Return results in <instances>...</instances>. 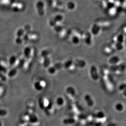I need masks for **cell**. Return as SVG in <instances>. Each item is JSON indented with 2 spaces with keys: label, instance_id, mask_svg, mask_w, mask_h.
Listing matches in <instances>:
<instances>
[{
  "label": "cell",
  "instance_id": "1",
  "mask_svg": "<svg viewBox=\"0 0 126 126\" xmlns=\"http://www.w3.org/2000/svg\"><path fill=\"white\" fill-rule=\"evenodd\" d=\"M82 34L80 30L77 29L70 30L69 35L68 39L72 45L75 46H77L80 45L82 42Z\"/></svg>",
  "mask_w": 126,
  "mask_h": 126
},
{
  "label": "cell",
  "instance_id": "2",
  "mask_svg": "<svg viewBox=\"0 0 126 126\" xmlns=\"http://www.w3.org/2000/svg\"><path fill=\"white\" fill-rule=\"evenodd\" d=\"M93 36L89 31L83 32L82 34V41L87 46H90L93 43Z\"/></svg>",
  "mask_w": 126,
  "mask_h": 126
},
{
  "label": "cell",
  "instance_id": "3",
  "mask_svg": "<svg viewBox=\"0 0 126 126\" xmlns=\"http://www.w3.org/2000/svg\"><path fill=\"white\" fill-rule=\"evenodd\" d=\"M102 30V27L99 24L96 22L91 26L89 32L93 36H98L101 34Z\"/></svg>",
  "mask_w": 126,
  "mask_h": 126
},
{
  "label": "cell",
  "instance_id": "4",
  "mask_svg": "<svg viewBox=\"0 0 126 126\" xmlns=\"http://www.w3.org/2000/svg\"><path fill=\"white\" fill-rule=\"evenodd\" d=\"M89 73L91 78L94 81H97L99 78V75L97 67L94 65L91 66L90 67Z\"/></svg>",
  "mask_w": 126,
  "mask_h": 126
},
{
  "label": "cell",
  "instance_id": "5",
  "mask_svg": "<svg viewBox=\"0 0 126 126\" xmlns=\"http://www.w3.org/2000/svg\"><path fill=\"white\" fill-rule=\"evenodd\" d=\"M108 63L111 66L117 65L121 63V59L118 55H112L108 58Z\"/></svg>",
  "mask_w": 126,
  "mask_h": 126
},
{
  "label": "cell",
  "instance_id": "6",
  "mask_svg": "<svg viewBox=\"0 0 126 126\" xmlns=\"http://www.w3.org/2000/svg\"><path fill=\"white\" fill-rule=\"evenodd\" d=\"M45 6L44 2L41 0H38L36 4L37 12L40 16H43L45 13Z\"/></svg>",
  "mask_w": 126,
  "mask_h": 126
},
{
  "label": "cell",
  "instance_id": "7",
  "mask_svg": "<svg viewBox=\"0 0 126 126\" xmlns=\"http://www.w3.org/2000/svg\"><path fill=\"white\" fill-rule=\"evenodd\" d=\"M63 69L68 70L72 68H76L74 65V59L72 58H68L63 63Z\"/></svg>",
  "mask_w": 126,
  "mask_h": 126
},
{
  "label": "cell",
  "instance_id": "8",
  "mask_svg": "<svg viewBox=\"0 0 126 126\" xmlns=\"http://www.w3.org/2000/svg\"><path fill=\"white\" fill-rule=\"evenodd\" d=\"M74 63L76 68L83 69L85 68L87 65L86 61L81 58L74 59Z\"/></svg>",
  "mask_w": 126,
  "mask_h": 126
},
{
  "label": "cell",
  "instance_id": "9",
  "mask_svg": "<svg viewBox=\"0 0 126 126\" xmlns=\"http://www.w3.org/2000/svg\"><path fill=\"white\" fill-rule=\"evenodd\" d=\"M51 17L56 25L61 24L64 19V16L61 13H57L51 16Z\"/></svg>",
  "mask_w": 126,
  "mask_h": 126
},
{
  "label": "cell",
  "instance_id": "10",
  "mask_svg": "<svg viewBox=\"0 0 126 126\" xmlns=\"http://www.w3.org/2000/svg\"><path fill=\"white\" fill-rule=\"evenodd\" d=\"M53 50L51 48H47L42 50L41 51V56L42 58H46V57H51V54L53 53Z\"/></svg>",
  "mask_w": 126,
  "mask_h": 126
},
{
  "label": "cell",
  "instance_id": "11",
  "mask_svg": "<svg viewBox=\"0 0 126 126\" xmlns=\"http://www.w3.org/2000/svg\"><path fill=\"white\" fill-rule=\"evenodd\" d=\"M96 22H98L101 26V27H102V30L107 29L109 28L111 25V22L107 20H99Z\"/></svg>",
  "mask_w": 126,
  "mask_h": 126
},
{
  "label": "cell",
  "instance_id": "12",
  "mask_svg": "<svg viewBox=\"0 0 126 126\" xmlns=\"http://www.w3.org/2000/svg\"><path fill=\"white\" fill-rule=\"evenodd\" d=\"M84 100H85V102L88 107H92L93 106L94 102L90 95L88 94H86V95H85L84 96Z\"/></svg>",
  "mask_w": 126,
  "mask_h": 126
},
{
  "label": "cell",
  "instance_id": "13",
  "mask_svg": "<svg viewBox=\"0 0 126 126\" xmlns=\"http://www.w3.org/2000/svg\"><path fill=\"white\" fill-rule=\"evenodd\" d=\"M65 7L67 10L69 11H73L76 8V5L74 1H69L66 4Z\"/></svg>",
  "mask_w": 126,
  "mask_h": 126
},
{
  "label": "cell",
  "instance_id": "14",
  "mask_svg": "<svg viewBox=\"0 0 126 126\" xmlns=\"http://www.w3.org/2000/svg\"><path fill=\"white\" fill-rule=\"evenodd\" d=\"M115 51L112 43L106 45L104 48V51L107 54H111Z\"/></svg>",
  "mask_w": 126,
  "mask_h": 126
},
{
  "label": "cell",
  "instance_id": "15",
  "mask_svg": "<svg viewBox=\"0 0 126 126\" xmlns=\"http://www.w3.org/2000/svg\"><path fill=\"white\" fill-rule=\"evenodd\" d=\"M75 122V120L72 118H66L63 120V123L65 125H72L74 124Z\"/></svg>",
  "mask_w": 126,
  "mask_h": 126
},
{
  "label": "cell",
  "instance_id": "16",
  "mask_svg": "<svg viewBox=\"0 0 126 126\" xmlns=\"http://www.w3.org/2000/svg\"><path fill=\"white\" fill-rule=\"evenodd\" d=\"M66 92L68 94L72 96H74L76 94V91L74 87L72 86H69L66 89Z\"/></svg>",
  "mask_w": 126,
  "mask_h": 126
},
{
  "label": "cell",
  "instance_id": "17",
  "mask_svg": "<svg viewBox=\"0 0 126 126\" xmlns=\"http://www.w3.org/2000/svg\"><path fill=\"white\" fill-rule=\"evenodd\" d=\"M43 59V64L44 67L45 68H48L51 65V57H46V58H42Z\"/></svg>",
  "mask_w": 126,
  "mask_h": 126
},
{
  "label": "cell",
  "instance_id": "18",
  "mask_svg": "<svg viewBox=\"0 0 126 126\" xmlns=\"http://www.w3.org/2000/svg\"><path fill=\"white\" fill-rule=\"evenodd\" d=\"M108 13L111 16H115L118 13V9L116 7H112L108 9Z\"/></svg>",
  "mask_w": 126,
  "mask_h": 126
},
{
  "label": "cell",
  "instance_id": "19",
  "mask_svg": "<svg viewBox=\"0 0 126 126\" xmlns=\"http://www.w3.org/2000/svg\"><path fill=\"white\" fill-rule=\"evenodd\" d=\"M47 71L50 74H51V75H53V74H56L57 71L56 70V68H55L53 66V65H52L50 66V67L47 68Z\"/></svg>",
  "mask_w": 126,
  "mask_h": 126
},
{
  "label": "cell",
  "instance_id": "20",
  "mask_svg": "<svg viewBox=\"0 0 126 126\" xmlns=\"http://www.w3.org/2000/svg\"><path fill=\"white\" fill-rule=\"evenodd\" d=\"M115 110L118 112H121L123 111L124 109V106L122 103H117L115 106Z\"/></svg>",
  "mask_w": 126,
  "mask_h": 126
},
{
  "label": "cell",
  "instance_id": "21",
  "mask_svg": "<svg viewBox=\"0 0 126 126\" xmlns=\"http://www.w3.org/2000/svg\"><path fill=\"white\" fill-rule=\"evenodd\" d=\"M64 99L61 97H58L56 100V103L59 106H62L64 104Z\"/></svg>",
  "mask_w": 126,
  "mask_h": 126
},
{
  "label": "cell",
  "instance_id": "22",
  "mask_svg": "<svg viewBox=\"0 0 126 126\" xmlns=\"http://www.w3.org/2000/svg\"><path fill=\"white\" fill-rule=\"evenodd\" d=\"M53 65L54 67L55 68H56V69L57 71L63 69V63L57 62V63H54Z\"/></svg>",
  "mask_w": 126,
  "mask_h": 126
},
{
  "label": "cell",
  "instance_id": "23",
  "mask_svg": "<svg viewBox=\"0 0 126 126\" xmlns=\"http://www.w3.org/2000/svg\"><path fill=\"white\" fill-rule=\"evenodd\" d=\"M96 117L99 119H102L105 117V114L102 111H100L96 114Z\"/></svg>",
  "mask_w": 126,
  "mask_h": 126
},
{
  "label": "cell",
  "instance_id": "24",
  "mask_svg": "<svg viewBox=\"0 0 126 126\" xmlns=\"http://www.w3.org/2000/svg\"><path fill=\"white\" fill-rule=\"evenodd\" d=\"M126 84L125 83H123L119 86L118 88H119V90H120V91H123L124 90L126 89Z\"/></svg>",
  "mask_w": 126,
  "mask_h": 126
}]
</instances>
